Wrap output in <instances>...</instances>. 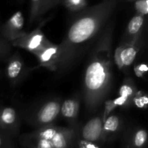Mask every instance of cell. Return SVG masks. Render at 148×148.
Returning a JSON list of instances; mask_svg holds the SVG:
<instances>
[{"label":"cell","mask_w":148,"mask_h":148,"mask_svg":"<svg viewBox=\"0 0 148 148\" xmlns=\"http://www.w3.org/2000/svg\"><path fill=\"white\" fill-rule=\"evenodd\" d=\"M128 1H133V0H128Z\"/></svg>","instance_id":"4316f807"},{"label":"cell","mask_w":148,"mask_h":148,"mask_svg":"<svg viewBox=\"0 0 148 148\" xmlns=\"http://www.w3.org/2000/svg\"><path fill=\"white\" fill-rule=\"evenodd\" d=\"M134 74L138 77H143L147 72V66L145 63H140L135 64L134 66Z\"/></svg>","instance_id":"d4e9b609"},{"label":"cell","mask_w":148,"mask_h":148,"mask_svg":"<svg viewBox=\"0 0 148 148\" xmlns=\"http://www.w3.org/2000/svg\"><path fill=\"white\" fill-rule=\"evenodd\" d=\"M62 100L58 98H51L42 103L27 118V122L36 129L53 124L60 115Z\"/></svg>","instance_id":"3957f363"},{"label":"cell","mask_w":148,"mask_h":148,"mask_svg":"<svg viewBox=\"0 0 148 148\" xmlns=\"http://www.w3.org/2000/svg\"><path fill=\"white\" fill-rule=\"evenodd\" d=\"M62 1V0H43L41 9H40V14H39V20L42 18L45 14L54 8L59 3Z\"/></svg>","instance_id":"44dd1931"},{"label":"cell","mask_w":148,"mask_h":148,"mask_svg":"<svg viewBox=\"0 0 148 148\" xmlns=\"http://www.w3.org/2000/svg\"><path fill=\"white\" fill-rule=\"evenodd\" d=\"M78 127L77 125L76 127H58L56 134L51 140L53 148H73Z\"/></svg>","instance_id":"8fae6325"},{"label":"cell","mask_w":148,"mask_h":148,"mask_svg":"<svg viewBox=\"0 0 148 148\" xmlns=\"http://www.w3.org/2000/svg\"><path fill=\"white\" fill-rule=\"evenodd\" d=\"M12 136L0 130V148H13Z\"/></svg>","instance_id":"603a6c76"},{"label":"cell","mask_w":148,"mask_h":148,"mask_svg":"<svg viewBox=\"0 0 148 148\" xmlns=\"http://www.w3.org/2000/svg\"><path fill=\"white\" fill-rule=\"evenodd\" d=\"M123 121L121 117L116 114H110L103 123V143L113 140L122 127Z\"/></svg>","instance_id":"4fadbf2b"},{"label":"cell","mask_w":148,"mask_h":148,"mask_svg":"<svg viewBox=\"0 0 148 148\" xmlns=\"http://www.w3.org/2000/svg\"><path fill=\"white\" fill-rule=\"evenodd\" d=\"M43 24V23H42ZM42 24L30 33L26 32L23 36L12 42L13 47L20 48L32 54L37 53L51 43L41 30Z\"/></svg>","instance_id":"277c9868"},{"label":"cell","mask_w":148,"mask_h":148,"mask_svg":"<svg viewBox=\"0 0 148 148\" xmlns=\"http://www.w3.org/2000/svg\"><path fill=\"white\" fill-rule=\"evenodd\" d=\"M127 145L129 148H147V131L142 127L134 128L129 134Z\"/></svg>","instance_id":"9a60e30c"},{"label":"cell","mask_w":148,"mask_h":148,"mask_svg":"<svg viewBox=\"0 0 148 148\" xmlns=\"http://www.w3.org/2000/svg\"><path fill=\"white\" fill-rule=\"evenodd\" d=\"M143 34L137 36L128 42H122L120 46V56L124 69L130 67L135 60L142 46Z\"/></svg>","instance_id":"30bf717a"},{"label":"cell","mask_w":148,"mask_h":148,"mask_svg":"<svg viewBox=\"0 0 148 148\" xmlns=\"http://www.w3.org/2000/svg\"><path fill=\"white\" fill-rule=\"evenodd\" d=\"M43 0H30L28 25H32L35 22L39 20V14L43 4Z\"/></svg>","instance_id":"e0dca14e"},{"label":"cell","mask_w":148,"mask_h":148,"mask_svg":"<svg viewBox=\"0 0 148 148\" xmlns=\"http://www.w3.org/2000/svg\"><path fill=\"white\" fill-rule=\"evenodd\" d=\"M74 147L75 148H101V145L97 143L87 142L77 138L76 136Z\"/></svg>","instance_id":"cb8c5ba5"},{"label":"cell","mask_w":148,"mask_h":148,"mask_svg":"<svg viewBox=\"0 0 148 148\" xmlns=\"http://www.w3.org/2000/svg\"><path fill=\"white\" fill-rule=\"evenodd\" d=\"M132 102H134L136 106L138 108H146L148 103L147 96L142 92H137L135 96L133 98Z\"/></svg>","instance_id":"7402d4cb"},{"label":"cell","mask_w":148,"mask_h":148,"mask_svg":"<svg viewBox=\"0 0 148 148\" xmlns=\"http://www.w3.org/2000/svg\"><path fill=\"white\" fill-rule=\"evenodd\" d=\"M119 1L102 0L77 13L59 44L58 75H62L69 72L80 60L111 20Z\"/></svg>","instance_id":"6da1fadb"},{"label":"cell","mask_w":148,"mask_h":148,"mask_svg":"<svg viewBox=\"0 0 148 148\" xmlns=\"http://www.w3.org/2000/svg\"><path fill=\"white\" fill-rule=\"evenodd\" d=\"M114 27V20H110L92 48L84 74L83 101L90 112L98 109L111 88Z\"/></svg>","instance_id":"7a4b0ae2"},{"label":"cell","mask_w":148,"mask_h":148,"mask_svg":"<svg viewBox=\"0 0 148 148\" xmlns=\"http://www.w3.org/2000/svg\"><path fill=\"white\" fill-rule=\"evenodd\" d=\"M147 17L135 14L129 21L126 30V38L123 42H128L134 37L143 34Z\"/></svg>","instance_id":"5bb4252c"},{"label":"cell","mask_w":148,"mask_h":148,"mask_svg":"<svg viewBox=\"0 0 148 148\" xmlns=\"http://www.w3.org/2000/svg\"><path fill=\"white\" fill-rule=\"evenodd\" d=\"M18 1H19V2L21 3V4H22V3H23V1H24V0H18Z\"/></svg>","instance_id":"484cf974"},{"label":"cell","mask_w":148,"mask_h":148,"mask_svg":"<svg viewBox=\"0 0 148 148\" xmlns=\"http://www.w3.org/2000/svg\"><path fill=\"white\" fill-rule=\"evenodd\" d=\"M31 69H29L25 64L21 55L15 52L7 59L6 75L12 86L20 85L28 75Z\"/></svg>","instance_id":"5b68a950"},{"label":"cell","mask_w":148,"mask_h":148,"mask_svg":"<svg viewBox=\"0 0 148 148\" xmlns=\"http://www.w3.org/2000/svg\"><path fill=\"white\" fill-rule=\"evenodd\" d=\"M134 10L136 14L147 17L148 14V0H134Z\"/></svg>","instance_id":"ffe728a7"},{"label":"cell","mask_w":148,"mask_h":148,"mask_svg":"<svg viewBox=\"0 0 148 148\" xmlns=\"http://www.w3.org/2000/svg\"><path fill=\"white\" fill-rule=\"evenodd\" d=\"M79 98L78 97H72L67 98L62 102L60 108V114L69 123L71 127H76L78 115H79Z\"/></svg>","instance_id":"7c38bea8"},{"label":"cell","mask_w":148,"mask_h":148,"mask_svg":"<svg viewBox=\"0 0 148 148\" xmlns=\"http://www.w3.org/2000/svg\"><path fill=\"white\" fill-rule=\"evenodd\" d=\"M103 121L101 116L93 117L82 127H78L77 137L97 144L104 143L103 139Z\"/></svg>","instance_id":"8992f818"},{"label":"cell","mask_w":148,"mask_h":148,"mask_svg":"<svg viewBox=\"0 0 148 148\" xmlns=\"http://www.w3.org/2000/svg\"><path fill=\"white\" fill-rule=\"evenodd\" d=\"M12 46L0 36V60H7L11 56Z\"/></svg>","instance_id":"d6986e66"},{"label":"cell","mask_w":148,"mask_h":148,"mask_svg":"<svg viewBox=\"0 0 148 148\" xmlns=\"http://www.w3.org/2000/svg\"><path fill=\"white\" fill-rule=\"evenodd\" d=\"M63 4L69 11L78 13L88 7V0H62Z\"/></svg>","instance_id":"ac0fdd59"},{"label":"cell","mask_w":148,"mask_h":148,"mask_svg":"<svg viewBox=\"0 0 148 148\" xmlns=\"http://www.w3.org/2000/svg\"><path fill=\"white\" fill-rule=\"evenodd\" d=\"M38 62V66L49 69L51 72H56L59 63V44L51 42L42 50L34 53Z\"/></svg>","instance_id":"9c48e42d"},{"label":"cell","mask_w":148,"mask_h":148,"mask_svg":"<svg viewBox=\"0 0 148 148\" xmlns=\"http://www.w3.org/2000/svg\"><path fill=\"white\" fill-rule=\"evenodd\" d=\"M21 125V118L17 110L11 106L0 108V130L12 137L19 134Z\"/></svg>","instance_id":"ba28073f"},{"label":"cell","mask_w":148,"mask_h":148,"mask_svg":"<svg viewBox=\"0 0 148 148\" xmlns=\"http://www.w3.org/2000/svg\"><path fill=\"white\" fill-rule=\"evenodd\" d=\"M137 92V88L132 79L127 78L124 79V82L120 87L119 90V97L124 100L129 106L132 103L133 98L135 96Z\"/></svg>","instance_id":"2e32d148"},{"label":"cell","mask_w":148,"mask_h":148,"mask_svg":"<svg viewBox=\"0 0 148 148\" xmlns=\"http://www.w3.org/2000/svg\"><path fill=\"white\" fill-rule=\"evenodd\" d=\"M25 19L21 11L14 12L1 28V38L11 43L26 33L24 30Z\"/></svg>","instance_id":"52a82bcc"}]
</instances>
